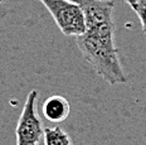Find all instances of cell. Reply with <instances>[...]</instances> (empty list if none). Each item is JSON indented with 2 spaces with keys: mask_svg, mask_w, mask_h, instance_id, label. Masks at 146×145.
<instances>
[{
  "mask_svg": "<svg viewBox=\"0 0 146 145\" xmlns=\"http://www.w3.org/2000/svg\"><path fill=\"white\" fill-rule=\"evenodd\" d=\"M133 11L139 15V19L141 22L142 27V33L146 34V0H137Z\"/></svg>",
  "mask_w": 146,
  "mask_h": 145,
  "instance_id": "cell-7",
  "label": "cell"
},
{
  "mask_svg": "<svg viewBox=\"0 0 146 145\" xmlns=\"http://www.w3.org/2000/svg\"><path fill=\"white\" fill-rule=\"evenodd\" d=\"M76 38L83 58L100 77L110 84L127 82L118 58V49L115 44V33L86 31Z\"/></svg>",
  "mask_w": 146,
  "mask_h": 145,
  "instance_id": "cell-1",
  "label": "cell"
},
{
  "mask_svg": "<svg viewBox=\"0 0 146 145\" xmlns=\"http://www.w3.org/2000/svg\"><path fill=\"white\" fill-rule=\"evenodd\" d=\"M44 145H72L69 135L59 126L44 128Z\"/></svg>",
  "mask_w": 146,
  "mask_h": 145,
  "instance_id": "cell-6",
  "label": "cell"
},
{
  "mask_svg": "<svg viewBox=\"0 0 146 145\" xmlns=\"http://www.w3.org/2000/svg\"><path fill=\"white\" fill-rule=\"evenodd\" d=\"M0 3H3V0H0Z\"/></svg>",
  "mask_w": 146,
  "mask_h": 145,
  "instance_id": "cell-9",
  "label": "cell"
},
{
  "mask_svg": "<svg viewBox=\"0 0 146 145\" xmlns=\"http://www.w3.org/2000/svg\"><path fill=\"white\" fill-rule=\"evenodd\" d=\"M42 112L47 121L52 124H59L68 117L69 104L67 98H64L63 96H50L44 101Z\"/></svg>",
  "mask_w": 146,
  "mask_h": 145,
  "instance_id": "cell-5",
  "label": "cell"
},
{
  "mask_svg": "<svg viewBox=\"0 0 146 145\" xmlns=\"http://www.w3.org/2000/svg\"><path fill=\"white\" fill-rule=\"evenodd\" d=\"M66 37H78L86 32L83 10L72 0H40Z\"/></svg>",
  "mask_w": 146,
  "mask_h": 145,
  "instance_id": "cell-3",
  "label": "cell"
},
{
  "mask_svg": "<svg viewBox=\"0 0 146 145\" xmlns=\"http://www.w3.org/2000/svg\"><path fill=\"white\" fill-rule=\"evenodd\" d=\"M83 10L86 31L115 33L113 8L112 0H72Z\"/></svg>",
  "mask_w": 146,
  "mask_h": 145,
  "instance_id": "cell-4",
  "label": "cell"
},
{
  "mask_svg": "<svg viewBox=\"0 0 146 145\" xmlns=\"http://www.w3.org/2000/svg\"><path fill=\"white\" fill-rule=\"evenodd\" d=\"M126 4H129L130 5V8H132V9H135L136 7V3H137V0H123Z\"/></svg>",
  "mask_w": 146,
  "mask_h": 145,
  "instance_id": "cell-8",
  "label": "cell"
},
{
  "mask_svg": "<svg viewBox=\"0 0 146 145\" xmlns=\"http://www.w3.org/2000/svg\"><path fill=\"white\" fill-rule=\"evenodd\" d=\"M39 92L32 90L24 104L15 129L17 145H39L44 135V125L38 112Z\"/></svg>",
  "mask_w": 146,
  "mask_h": 145,
  "instance_id": "cell-2",
  "label": "cell"
}]
</instances>
